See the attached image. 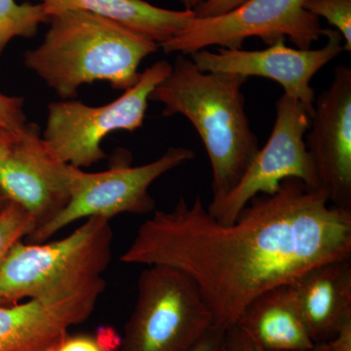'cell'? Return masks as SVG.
Instances as JSON below:
<instances>
[{
  "label": "cell",
  "mask_w": 351,
  "mask_h": 351,
  "mask_svg": "<svg viewBox=\"0 0 351 351\" xmlns=\"http://www.w3.org/2000/svg\"><path fill=\"white\" fill-rule=\"evenodd\" d=\"M351 258V212L321 189L287 179L274 195L255 196L232 223L210 215L200 195L154 211L122 254L127 265H167L191 277L215 326L228 330L267 291L309 269Z\"/></svg>",
  "instance_id": "cell-1"
},
{
  "label": "cell",
  "mask_w": 351,
  "mask_h": 351,
  "mask_svg": "<svg viewBox=\"0 0 351 351\" xmlns=\"http://www.w3.org/2000/svg\"><path fill=\"white\" fill-rule=\"evenodd\" d=\"M247 80L200 71L191 58L179 54L169 75L149 96L162 104L164 117L184 115L195 126L211 163L212 201L235 188L261 149L245 110Z\"/></svg>",
  "instance_id": "cell-2"
},
{
  "label": "cell",
  "mask_w": 351,
  "mask_h": 351,
  "mask_svg": "<svg viewBox=\"0 0 351 351\" xmlns=\"http://www.w3.org/2000/svg\"><path fill=\"white\" fill-rule=\"evenodd\" d=\"M48 23L43 43L25 53L24 63L62 100L75 98L80 87L95 82L126 91L140 78L143 60L159 47L122 25L83 11H64Z\"/></svg>",
  "instance_id": "cell-3"
},
{
  "label": "cell",
  "mask_w": 351,
  "mask_h": 351,
  "mask_svg": "<svg viewBox=\"0 0 351 351\" xmlns=\"http://www.w3.org/2000/svg\"><path fill=\"white\" fill-rule=\"evenodd\" d=\"M110 219L91 217L64 239L17 242L0 265V304L62 299L105 285L112 257Z\"/></svg>",
  "instance_id": "cell-4"
},
{
  "label": "cell",
  "mask_w": 351,
  "mask_h": 351,
  "mask_svg": "<svg viewBox=\"0 0 351 351\" xmlns=\"http://www.w3.org/2000/svg\"><path fill=\"white\" fill-rule=\"evenodd\" d=\"M120 351H191L215 326L195 281L167 265L145 267Z\"/></svg>",
  "instance_id": "cell-5"
},
{
  "label": "cell",
  "mask_w": 351,
  "mask_h": 351,
  "mask_svg": "<svg viewBox=\"0 0 351 351\" xmlns=\"http://www.w3.org/2000/svg\"><path fill=\"white\" fill-rule=\"evenodd\" d=\"M172 64L159 61L141 73L134 86L117 100L101 107L82 101L51 103L43 137L66 163L87 168L105 158L101 143L112 132H134L144 125L149 96L169 75Z\"/></svg>",
  "instance_id": "cell-6"
},
{
  "label": "cell",
  "mask_w": 351,
  "mask_h": 351,
  "mask_svg": "<svg viewBox=\"0 0 351 351\" xmlns=\"http://www.w3.org/2000/svg\"><path fill=\"white\" fill-rule=\"evenodd\" d=\"M306 0H246L223 15L197 18L179 36L161 44L167 54L191 55L209 46L242 49L258 38L267 45L289 38L299 49H311L324 29L319 18L304 8Z\"/></svg>",
  "instance_id": "cell-7"
},
{
  "label": "cell",
  "mask_w": 351,
  "mask_h": 351,
  "mask_svg": "<svg viewBox=\"0 0 351 351\" xmlns=\"http://www.w3.org/2000/svg\"><path fill=\"white\" fill-rule=\"evenodd\" d=\"M276 121L269 140L258 152L239 184L225 197L211 201L208 212L219 223H232L255 196L274 195L281 182L298 179L320 189L306 144L311 115L300 101L283 94L276 106Z\"/></svg>",
  "instance_id": "cell-8"
},
{
  "label": "cell",
  "mask_w": 351,
  "mask_h": 351,
  "mask_svg": "<svg viewBox=\"0 0 351 351\" xmlns=\"http://www.w3.org/2000/svg\"><path fill=\"white\" fill-rule=\"evenodd\" d=\"M195 152L188 147H170L144 165L132 167L129 161H119L110 169L98 173L82 170L76 179L69 204L57 217L38 228L29 240L40 243L80 219L101 217L110 219L117 215H144L156 210L149 189L161 176L193 160Z\"/></svg>",
  "instance_id": "cell-9"
},
{
  "label": "cell",
  "mask_w": 351,
  "mask_h": 351,
  "mask_svg": "<svg viewBox=\"0 0 351 351\" xmlns=\"http://www.w3.org/2000/svg\"><path fill=\"white\" fill-rule=\"evenodd\" d=\"M82 170L58 156L36 123H27L10 152L0 157V189L31 214L38 230L69 204Z\"/></svg>",
  "instance_id": "cell-10"
},
{
  "label": "cell",
  "mask_w": 351,
  "mask_h": 351,
  "mask_svg": "<svg viewBox=\"0 0 351 351\" xmlns=\"http://www.w3.org/2000/svg\"><path fill=\"white\" fill-rule=\"evenodd\" d=\"M324 36L327 43L319 49L288 47L285 39H281L263 50L219 48L218 52L203 49L189 56L202 71L274 80L282 86L284 94L300 101L311 117L316 99L311 85L313 76L345 51L343 36L338 31L324 29Z\"/></svg>",
  "instance_id": "cell-11"
},
{
  "label": "cell",
  "mask_w": 351,
  "mask_h": 351,
  "mask_svg": "<svg viewBox=\"0 0 351 351\" xmlns=\"http://www.w3.org/2000/svg\"><path fill=\"white\" fill-rule=\"evenodd\" d=\"M307 149L330 204L351 212V69H335L330 86L315 99Z\"/></svg>",
  "instance_id": "cell-12"
},
{
  "label": "cell",
  "mask_w": 351,
  "mask_h": 351,
  "mask_svg": "<svg viewBox=\"0 0 351 351\" xmlns=\"http://www.w3.org/2000/svg\"><path fill=\"white\" fill-rule=\"evenodd\" d=\"M105 289L106 284L62 299L0 304V351H59L69 330L93 313Z\"/></svg>",
  "instance_id": "cell-13"
},
{
  "label": "cell",
  "mask_w": 351,
  "mask_h": 351,
  "mask_svg": "<svg viewBox=\"0 0 351 351\" xmlns=\"http://www.w3.org/2000/svg\"><path fill=\"white\" fill-rule=\"evenodd\" d=\"M290 286L314 345L331 341L351 321V258L322 263Z\"/></svg>",
  "instance_id": "cell-14"
},
{
  "label": "cell",
  "mask_w": 351,
  "mask_h": 351,
  "mask_svg": "<svg viewBox=\"0 0 351 351\" xmlns=\"http://www.w3.org/2000/svg\"><path fill=\"white\" fill-rule=\"evenodd\" d=\"M235 325L265 350L307 351L315 346L290 284L258 295L246 307Z\"/></svg>",
  "instance_id": "cell-15"
},
{
  "label": "cell",
  "mask_w": 351,
  "mask_h": 351,
  "mask_svg": "<svg viewBox=\"0 0 351 351\" xmlns=\"http://www.w3.org/2000/svg\"><path fill=\"white\" fill-rule=\"evenodd\" d=\"M48 17L64 11H83L112 20L158 44L181 34L191 21L193 10H170L145 0H40Z\"/></svg>",
  "instance_id": "cell-16"
},
{
  "label": "cell",
  "mask_w": 351,
  "mask_h": 351,
  "mask_svg": "<svg viewBox=\"0 0 351 351\" xmlns=\"http://www.w3.org/2000/svg\"><path fill=\"white\" fill-rule=\"evenodd\" d=\"M49 17L43 4H18L15 0H0V57L12 39L36 36L39 25Z\"/></svg>",
  "instance_id": "cell-17"
},
{
  "label": "cell",
  "mask_w": 351,
  "mask_h": 351,
  "mask_svg": "<svg viewBox=\"0 0 351 351\" xmlns=\"http://www.w3.org/2000/svg\"><path fill=\"white\" fill-rule=\"evenodd\" d=\"M36 223L29 212L10 201L0 212V265L11 248L25 237H31Z\"/></svg>",
  "instance_id": "cell-18"
},
{
  "label": "cell",
  "mask_w": 351,
  "mask_h": 351,
  "mask_svg": "<svg viewBox=\"0 0 351 351\" xmlns=\"http://www.w3.org/2000/svg\"><path fill=\"white\" fill-rule=\"evenodd\" d=\"M304 8L341 34L343 50L351 52V0H306Z\"/></svg>",
  "instance_id": "cell-19"
},
{
  "label": "cell",
  "mask_w": 351,
  "mask_h": 351,
  "mask_svg": "<svg viewBox=\"0 0 351 351\" xmlns=\"http://www.w3.org/2000/svg\"><path fill=\"white\" fill-rule=\"evenodd\" d=\"M27 125L24 99L0 93V127L21 135Z\"/></svg>",
  "instance_id": "cell-20"
},
{
  "label": "cell",
  "mask_w": 351,
  "mask_h": 351,
  "mask_svg": "<svg viewBox=\"0 0 351 351\" xmlns=\"http://www.w3.org/2000/svg\"><path fill=\"white\" fill-rule=\"evenodd\" d=\"M221 351H272L265 350L256 345L252 339L246 336L237 325L226 330L225 338ZM307 351H331L327 343L315 345L313 350Z\"/></svg>",
  "instance_id": "cell-21"
},
{
  "label": "cell",
  "mask_w": 351,
  "mask_h": 351,
  "mask_svg": "<svg viewBox=\"0 0 351 351\" xmlns=\"http://www.w3.org/2000/svg\"><path fill=\"white\" fill-rule=\"evenodd\" d=\"M245 1L246 0H203L193 11L197 18L216 17L230 12Z\"/></svg>",
  "instance_id": "cell-22"
},
{
  "label": "cell",
  "mask_w": 351,
  "mask_h": 351,
  "mask_svg": "<svg viewBox=\"0 0 351 351\" xmlns=\"http://www.w3.org/2000/svg\"><path fill=\"white\" fill-rule=\"evenodd\" d=\"M59 351H106L100 341L88 335L69 336Z\"/></svg>",
  "instance_id": "cell-23"
},
{
  "label": "cell",
  "mask_w": 351,
  "mask_h": 351,
  "mask_svg": "<svg viewBox=\"0 0 351 351\" xmlns=\"http://www.w3.org/2000/svg\"><path fill=\"white\" fill-rule=\"evenodd\" d=\"M225 334L226 330L223 328L212 327L191 351H221Z\"/></svg>",
  "instance_id": "cell-24"
},
{
  "label": "cell",
  "mask_w": 351,
  "mask_h": 351,
  "mask_svg": "<svg viewBox=\"0 0 351 351\" xmlns=\"http://www.w3.org/2000/svg\"><path fill=\"white\" fill-rule=\"evenodd\" d=\"M326 343L331 351H351V321L343 324Z\"/></svg>",
  "instance_id": "cell-25"
},
{
  "label": "cell",
  "mask_w": 351,
  "mask_h": 351,
  "mask_svg": "<svg viewBox=\"0 0 351 351\" xmlns=\"http://www.w3.org/2000/svg\"><path fill=\"white\" fill-rule=\"evenodd\" d=\"M19 137L20 135L0 127V157L5 156L10 152Z\"/></svg>",
  "instance_id": "cell-26"
},
{
  "label": "cell",
  "mask_w": 351,
  "mask_h": 351,
  "mask_svg": "<svg viewBox=\"0 0 351 351\" xmlns=\"http://www.w3.org/2000/svg\"><path fill=\"white\" fill-rule=\"evenodd\" d=\"M203 0H181L182 4H184V9H189V10H195L196 7L200 5L202 3Z\"/></svg>",
  "instance_id": "cell-27"
},
{
  "label": "cell",
  "mask_w": 351,
  "mask_h": 351,
  "mask_svg": "<svg viewBox=\"0 0 351 351\" xmlns=\"http://www.w3.org/2000/svg\"><path fill=\"white\" fill-rule=\"evenodd\" d=\"M9 202H10V200L7 197L5 193H3V191L0 189V212L6 207V205L8 204Z\"/></svg>",
  "instance_id": "cell-28"
}]
</instances>
